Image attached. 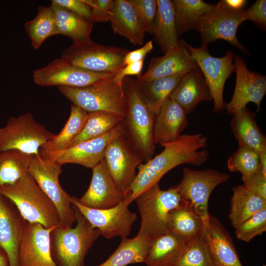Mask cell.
Listing matches in <instances>:
<instances>
[{
  "label": "cell",
  "mask_w": 266,
  "mask_h": 266,
  "mask_svg": "<svg viewBox=\"0 0 266 266\" xmlns=\"http://www.w3.org/2000/svg\"><path fill=\"white\" fill-rule=\"evenodd\" d=\"M172 266H212L203 234L187 242Z\"/></svg>",
  "instance_id": "40"
},
{
  "label": "cell",
  "mask_w": 266,
  "mask_h": 266,
  "mask_svg": "<svg viewBox=\"0 0 266 266\" xmlns=\"http://www.w3.org/2000/svg\"><path fill=\"white\" fill-rule=\"evenodd\" d=\"M203 236L212 266H243L231 236L220 221L210 214L204 220Z\"/></svg>",
  "instance_id": "20"
},
{
  "label": "cell",
  "mask_w": 266,
  "mask_h": 266,
  "mask_svg": "<svg viewBox=\"0 0 266 266\" xmlns=\"http://www.w3.org/2000/svg\"><path fill=\"white\" fill-rule=\"evenodd\" d=\"M151 238L137 234L133 238L121 240L115 251L98 266H126L145 263Z\"/></svg>",
  "instance_id": "30"
},
{
  "label": "cell",
  "mask_w": 266,
  "mask_h": 266,
  "mask_svg": "<svg viewBox=\"0 0 266 266\" xmlns=\"http://www.w3.org/2000/svg\"><path fill=\"white\" fill-rule=\"evenodd\" d=\"M115 74L84 69L57 58L47 66L33 71L34 82L42 86L83 87L111 79Z\"/></svg>",
  "instance_id": "13"
},
{
  "label": "cell",
  "mask_w": 266,
  "mask_h": 266,
  "mask_svg": "<svg viewBox=\"0 0 266 266\" xmlns=\"http://www.w3.org/2000/svg\"><path fill=\"white\" fill-rule=\"evenodd\" d=\"M0 266H9V259L5 251L0 247Z\"/></svg>",
  "instance_id": "50"
},
{
  "label": "cell",
  "mask_w": 266,
  "mask_h": 266,
  "mask_svg": "<svg viewBox=\"0 0 266 266\" xmlns=\"http://www.w3.org/2000/svg\"><path fill=\"white\" fill-rule=\"evenodd\" d=\"M124 133L123 121L103 136L81 141L60 151L40 156L61 166L72 163L92 169L103 159L105 149L109 142Z\"/></svg>",
  "instance_id": "16"
},
{
  "label": "cell",
  "mask_w": 266,
  "mask_h": 266,
  "mask_svg": "<svg viewBox=\"0 0 266 266\" xmlns=\"http://www.w3.org/2000/svg\"></svg>",
  "instance_id": "51"
},
{
  "label": "cell",
  "mask_w": 266,
  "mask_h": 266,
  "mask_svg": "<svg viewBox=\"0 0 266 266\" xmlns=\"http://www.w3.org/2000/svg\"><path fill=\"white\" fill-rule=\"evenodd\" d=\"M109 21L114 33L124 36L135 45L144 43L145 32L130 0H114Z\"/></svg>",
  "instance_id": "25"
},
{
  "label": "cell",
  "mask_w": 266,
  "mask_h": 266,
  "mask_svg": "<svg viewBox=\"0 0 266 266\" xmlns=\"http://www.w3.org/2000/svg\"><path fill=\"white\" fill-rule=\"evenodd\" d=\"M27 221L16 206L0 194V247L6 253L9 266H18V252Z\"/></svg>",
  "instance_id": "21"
},
{
  "label": "cell",
  "mask_w": 266,
  "mask_h": 266,
  "mask_svg": "<svg viewBox=\"0 0 266 266\" xmlns=\"http://www.w3.org/2000/svg\"><path fill=\"white\" fill-rule=\"evenodd\" d=\"M188 124L187 114L174 100L169 98L156 115L154 125L155 144L163 146L177 139Z\"/></svg>",
  "instance_id": "23"
},
{
  "label": "cell",
  "mask_w": 266,
  "mask_h": 266,
  "mask_svg": "<svg viewBox=\"0 0 266 266\" xmlns=\"http://www.w3.org/2000/svg\"><path fill=\"white\" fill-rule=\"evenodd\" d=\"M123 86L126 100L124 134L143 163L145 162L153 157L155 152L156 115L144 100L137 79L126 77L123 80Z\"/></svg>",
  "instance_id": "2"
},
{
  "label": "cell",
  "mask_w": 266,
  "mask_h": 266,
  "mask_svg": "<svg viewBox=\"0 0 266 266\" xmlns=\"http://www.w3.org/2000/svg\"><path fill=\"white\" fill-rule=\"evenodd\" d=\"M170 98L176 101L186 114L192 112L200 102L212 100L209 88L199 66L183 76Z\"/></svg>",
  "instance_id": "24"
},
{
  "label": "cell",
  "mask_w": 266,
  "mask_h": 266,
  "mask_svg": "<svg viewBox=\"0 0 266 266\" xmlns=\"http://www.w3.org/2000/svg\"><path fill=\"white\" fill-rule=\"evenodd\" d=\"M197 67L188 51L186 42L180 40L177 47L162 57L152 58L145 72L137 77V80L139 84H143L157 78L186 73Z\"/></svg>",
  "instance_id": "22"
},
{
  "label": "cell",
  "mask_w": 266,
  "mask_h": 266,
  "mask_svg": "<svg viewBox=\"0 0 266 266\" xmlns=\"http://www.w3.org/2000/svg\"><path fill=\"white\" fill-rule=\"evenodd\" d=\"M92 9L91 21L105 22L110 20L114 0H85Z\"/></svg>",
  "instance_id": "43"
},
{
  "label": "cell",
  "mask_w": 266,
  "mask_h": 266,
  "mask_svg": "<svg viewBox=\"0 0 266 266\" xmlns=\"http://www.w3.org/2000/svg\"><path fill=\"white\" fill-rule=\"evenodd\" d=\"M168 227L169 231L190 240L203 234L204 219L188 203L182 200L178 206L170 212Z\"/></svg>",
  "instance_id": "31"
},
{
  "label": "cell",
  "mask_w": 266,
  "mask_h": 266,
  "mask_svg": "<svg viewBox=\"0 0 266 266\" xmlns=\"http://www.w3.org/2000/svg\"><path fill=\"white\" fill-rule=\"evenodd\" d=\"M233 61L235 85L231 100L225 105L228 114L233 115L250 102L254 103L257 111H259L266 93V76L249 70L245 62L239 56L234 55Z\"/></svg>",
  "instance_id": "17"
},
{
  "label": "cell",
  "mask_w": 266,
  "mask_h": 266,
  "mask_svg": "<svg viewBox=\"0 0 266 266\" xmlns=\"http://www.w3.org/2000/svg\"><path fill=\"white\" fill-rule=\"evenodd\" d=\"M172 3L178 36L196 30L201 18L214 6L202 0H173Z\"/></svg>",
  "instance_id": "33"
},
{
  "label": "cell",
  "mask_w": 266,
  "mask_h": 266,
  "mask_svg": "<svg viewBox=\"0 0 266 266\" xmlns=\"http://www.w3.org/2000/svg\"><path fill=\"white\" fill-rule=\"evenodd\" d=\"M25 28L36 49L49 37L59 34L55 14L51 6H40L36 16L25 23Z\"/></svg>",
  "instance_id": "37"
},
{
  "label": "cell",
  "mask_w": 266,
  "mask_h": 266,
  "mask_svg": "<svg viewBox=\"0 0 266 266\" xmlns=\"http://www.w3.org/2000/svg\"><path fill=\"white\" fill-rule=\"evenodd\" d=\"M103 160L108 172L125 198L136 176V169L143 163L142 159L123 133L107 145Z\"/></svg>",
  "instance_id": "15"
},
{
  "label": "cell",
  "mask_w": 266,
  "mask_h": 266,
  "mask_svg": "<svg viewBox=\"0 0 266 266\" xmlns=\"http://www.w3.org/2000/svg\"><path fill=\"white\" fill-rule=\"evenodd\" d=\"M134 201L141 217L137 234L152 238L169 231V213L182 200L175 186L163 190L158 183L140 194Z\"/></svg>",
  "instance_id": "5"
},
{
  "label": "cell",
  "mask_w": 266,
  "mask_h": 266,
  "mask_svg": "<svg viewBox=\"0 0 266 266\" xmlns=\"http://www.w3.org/2000/svg\"><path fill=\"white\" fill-rule=\"evenodd\" d=\"M0 194L16 206L28 222L47 229L59 226L56 207L29 172L12 184L0 186Z\"/></svg>",
  "instance_id": "3"
},
{
  "label": "cell",
  "mask_w": 266,
  "mask_h": 266,
  "mask_svg": "<svg viewBox=\"0 0 266 266\" xmlns=\"http://www.w3.org/2000/svg\"><path fill=\"white\" fill-rule=\"evenodd\" d=\"M33 156L15 150L0 151V186L12 184L28 173Z\"/></svg>",
  "instance_id": "38"
},
{
  "label": "cell",
  "mask_w": 266,
  "mask_h": 266,
  "mask_svg": "<svg viewBox=\"0 0 266 266\" xmlns=\"http://www.w3.org/2000/svg\"><path fill=\"white\" fill-rule=\"evenodd\" d=\"M55 227L47 229L27 222L19 246L18 266H57L50 250V233Z\"/></svg>",
  "instance_id": "18"
},
{
  "label": "cell",
  "mask_w": 266,
  "mask_h": 266,
  "mask_svg": "<svg viewBox=\"0 0 266 266\" xmlns=\"http://www.w3.org/2000/svg\"><path fill=\"white\" fill-rule=\"evenodd\" d=\"M186 73L157 78L143 84L139 83L144 100L155 115L170 98L171 94Z\"/></svg>",
  "instance_id": "35"
},
{
  "label": "cell",
  "mask_w": 266,
  "mask_h": 266,
  "mask_svg": "<svg viewBox=\"0 0 266 266\" xmlns=\"http://www.w3.org/2000/svg\"><path fill=\"white\" fill-rule=\"evenodd\" d=\"M157 11L153 34L156 43L165 53L177 47L178 39L172 0H157Z\"/></svg>",
  "instance_id": "28"
},
{
  "label": "cell",
  "mask_w": 266,
  "mask_h": 266,
  "mask_svg": "<svg viewBox=\"0 0 266 266\" xmlns=\"http://www.w3.org/2000/svg\"><path fill=\"white\" fill-rule=\"evenodd\" d=\"M144 61H140L124 66L114 76L113 80L117 83L123 82V79L130 75H136L139 77L141 75V71Z\"/></svg>",
  "instance_id": "48"
},
{
  "label": "cell",
  "mask_w": 266,
  "mask_h": 266,
  "mask_svg": "<svg viewBox=\"0 0 266 266\" xmlns=\"http://www.w3.org/2000/svg\"><path fill=\"white\" fill-rule=\"evenodd\" d=\"M56 4L91 21L92 9L85 0H53Z\"/></svg>",
  "instance_id": "46"
},
{
  "label": "cell",
  "mask_w": 266,
  "mask_h": 266,
  "mask_svg": "<svg viewBox=\"0 0 266 266\" xmlns=\"http://www.w3.org/2000/svg\"><path fill=\"white\" fill-rule=\"evenodd\" d=\"M123 121V118L115 113L104 111L89 112L83 128L72 140L69 147L103 136Z\"/></svg>",
  "instance_id": "36"
},
{
  "label": "cell",
  "mask_w": 266,
  "mask_h": 266,
  "mask_svg": "<svg viewBox=\"0 0 266 266\" xmlns=\"http://www.w3.org/2000/svg\"><path fill=\"white\" fill-rule=\"evenodd\" d=\"M113 78L83 87L60 86L58 90L72 104L88 113L108 112L124 118L126 100L123 82L117 83Z\"/></svg>",
  "instance_id": "6"
},
{
  "label": "cell",
  "mask_w": 266,
  "mask_h": 266,
  "mask_svg": "<svg viewBox=\"0 0 266 266\" xmlns=\"http://www.w3.org/2000/svg\"><path fill=\"white\" fill-rule=\"evenodd\" d=\"M244 20L252 21L262 30L266 27V0H257L248 9L243 10Z\"/></svg>",
  "instance_id": "44"
},
{
  "label": "cell",
  "mask_w": 266,
  "mask_h": 266,
  "mask_svg": "<svg viewBox=\"0 0 266 266\" xmlns=\"http://www.w3.org/2000/svg\"><path fill=\"white\" fill-rule=\"evenodd\" d=\"M229 219L236 229L242 223L266 208V200L247 189L244 185L233 188Z\"/></svg>",
  "instance_id": "29"
},
{
  "label": "cell",
  "mask_w": 266,
  "mask_h": 266,
  "mask_svg": "<svg viewBox=\"0 0 266 266\" xmlns=\"http://www.w3.org/2000/svg\"><path fill=\"white\" fill-rule=\"evenodd\" d=\"M186 46L201 71L209 88L213 101V112H221L226 105L223 99L226 81L235 71L233 52L228 51L224 56L218 58L210 55L207 45L201 44L195 48L186 43Z\"/></svg>",
  "instance_id": "10"
},
{
  "label": "cell",
  "mask_w": 266,
  "mask_h": 266,
  "mask_svg": "<svg viewBox=\"0 0 266 266\" xmlns=\"http://www.w3.org/2000/svg\"><path fill=\"white\" fill-rule=\"evenodd\" d=\"M72 204L93 228L98 229L101 235L108 239L116 236L122 239L127 238L137 219L136 215L128 208L129 205L124 200L114 207L103 209L83 206L75 197H72Z\"/></svg>",
  "instance_id": "14"
},
{
  "label": "cell",
  "mask_w": 266,
  "mask_h": 266,
  "mask_svg": "<svg viewBox=\"0 0 266 266\" xmlns=\"http://www.w3.org/2000/svg\"><path fill=\"white\" fill-rule=\"evenodd\" d=\"M76 215L75 227L54 228L51 232L50 250L57 266H84L88 251L101 235L72 205Z\"/></svg>",
  "instance_id": "4"
},
{
  "label": "cell",
  "mask_w": 266,
  "mask_h": 266,
  "mask_svg": "<svg viewBox=\"0 0 266 266\" xmlns=\"http://www.w3.org/2000/svg\"><path fill=\"white\" fill-rule=\"evenodd\" d=\"M28 172L56 207L60 218L59 227H71L76 221V215L72 206V197L62 188L59 183L62 166L40 156H33Z\"/></svg>",
  "instance_id": "9"
},
{
  "label": "cell",
  "mask_w": 266,
  "mask_h": 266,
  "mask_svg": "<svg viewBox=\"0 0 266 266\" xmlns=\"http://www.w3.org/2000/svg\"><path fill=\"white\" fill-rule=\"evenodd\" d=\"M207 138L201 133L183 134L165 144L164 150L137 167L135 179L124 199L129 205L140 194L159 183L167 172L184 164L200 166L205 163L209 152L203 149Z\"/></svg>",
  "instance_id": "1"
},
{
  "label": "cell",
  "mask_w": 266,
  "mask_h": 266,
  "mask_svg": "<svg viewBox=\"0 0 266 266\" xmlns=\"http://www.w3.org/2000/svg\"><path fill=\"white\" fill-rule=\"evenodd\" d=\"M243 181L247 189L266 200V173L261 167Z\"/></svg>",
  "instance_id": "45"
},
{
  "label": "cell",
  "mask_w": 266,
  "mask_h": 266,
  "mask_svg": "<svg viewBox=\"0 0 266 266\" xmlns=\"http://www.w3.org/2000/svg\"><path fill=\"white\" fill-rule=\"evenodd\" d=\"M88 115L87 112L72 103L69 118L64 127L58 134H55L41 147L40 155L60 151L68 148L83 128Z\"/></svg>",
  "instance_id": "32"
},
{
  "label": "cell",
  "mask_w": 266,
  "mask_h": 266,
  "mask_svg": "<svg viewBox=\"0 0 266 266\" xmlns=\"http://www.w3.org/2000/svg\"><path fill=\"white\" fill-rule=\"evenodd\" d=\"M221 1L226 7L235 10L244 9L247 2L245 0H222Z\"/></svg>",
  "instance_id": "49"
},
{
  "label": "cell",
  "mask_w": 266,
  "mask_h": 266,
  "mask_svg": "<svg viewBox=\"0 0 266 266\" xmlns=\"http://www.w3.org/2000/svg\"><path fill=\"white\" fill-rule=\"evenodd\" d=\"M237 150L227 160L228 169L241 174L242 180L249 177L260 167L258 154L245 145H238Z\"/></svg>",
  "instance_id": "39"
},
{
  "label": "cell",
  "mask_w": 266,
  "mask_h": 266,
  "mask_svg": "<svg viewBox=\"0 0 266 266\" xmlns=\"http://www.w3.org/2000/svg\"><path fill=\"white\" fill-rule=\"evenodd\" d=\"M89 187L78 201L86 207L103 209L114 207L124 200V196L111 177L103 159L92 168Z\"/></svg>",
  "instance_id": "19"
},
{
  "label": "cell",
  "mask_w": 266,
  "mask_h": 266,
  "mask_svg": "<svg viewBox=\"0 0 266 266\" xmlns=\"http://www.w3.org/2000/svg\"><path fill=\"white\" fill-rule=\"evenodd\" d=\"M50 6L55 14L60 34L69 37L73 42L91 39L90 34L94 23L72 13L53 1Z\"/></svg>",
  "instance_id": "34"
},
{
  "label": "cell",
  "mask_w": 266,
  "mask_h": 266,
  "mask_svg": "<svg viewBox=\"0 0 266 266\" xmlns=\"http://www.w3.org/2000/svg\"><path fill=\"white\" fill-rule=\"evenodd\" d=\"M243 10L226 7L220 0L212 9L200 19L196 28L201 38V44L207 45L218 39L226 40L238 48L243 54L249 52L236 36L238 27L244 21Z\"/></svg>",
  "instance_id": "12"
},
{
  "label": "cell",
  "mask_w": 266,
  "mask_h": 266,
  "mask_svg": "<svg viewBox=\"0 0 266 266\" xmlns=\"http://www.w3.org/2000/svg\"><path fill=\"white\" fill-rule=\"evenodd\" d=\"M266 231V208L242 223L235 229V235L240 240L249 242Z\"/></svg>",
  "instance_id": "41"
},
{
  "label": "cell",
  "mask_w": 266,
  "mask_h": 266,
  "mask_svg": "<svg viewBox=\"0 0 266 266\" xmlns=\"http://www.w3.org/2000/svg\"><path fill=\"white\" fill-rule=\"evenodd\" d=\"M55 134L36 121L31 112L12 117L0 128V151L15 150L40 156L41 147Z\"/></svg>",
  "instance_id": "7"
},
{
  "label": "cell",
  "mask_w": 266,
  "mask_h": 266,
  "mask_svg": "<svg viewBox=\"0 0 266 266\" xmlns=\"http://www.w3.org/2000/svg\"><path fill=\"white\" fill-rule=\"evenodd\" d=\"M189 240L171 232L151 238L146 266H172Z\"/></svg>",
  "instance_id": "26"
},
{
  "label": "cell",
  "mask_w": 266,
  "mask_h": 266,
  "mask_svg": "<svg viewBox=\"0 0 266 266\" xmlns=\"http://www.w3.org/2000/svg\"><path fill=\"white\" fill-rule=\"evenodd\" d=\"M153 49V42L150 40L144 45L137 49L129 51L125 55L123 65L124 66L140 61H144L146 55Z\"/></svg>",
  "instance_id": "47"
},
{
  "label": "cell",
  "mask_w": 266,
  "mask_h": 266,
  "mask_svg": "<svg viewBox=\"0 0 266 266\" xmlns=\"http://www.w3.org/2000/svg\"><path fill=\"white\" fill-rule=\"evenodd\" d=\"M145 33L153 34L157 11V0H130Z\"/></svg>",
  "instance_id": "42"
},
{
  "label": "cell",
  "mask_w": 266,
  "mask_h": 266,
  "mask_svg": "<svg viewBox=\"0 0 266 266\" xmlns=\"http://www.w3.org/2000/svg\"><path fill=\"white\" fill-rule=\"evenodd\" d=\"M128 52L126 48L98 44L90 39L73 42L62 52L61 58L87 70L116 74L124 66V58Z\"/></svg>",
  "instance_id": "8"
},
{
  "label": "cell",
  "mask_w": 266,
  "mask_h": 266,
  "mask_svg": "<svg viewBox=\"0 0 266 266\" xmlns=\"http://www.w3.org/2000/svg\"><path fill=\"white\" fill-rule=\"evenodd\" d=\"M180 182L175 185L181 200L188 203L203 219L209 216L210 196L219 185L227 182L230 176L216 169L194 170L184 167Z\"/></svg>",
  "instance_id": "11"
},
{
  "label": "cell",
  "mask_w": 266,
  "mask_h": 266,
  "mask_svg": "<svg viewBox=\"0 0 266 266\" xmlns=\"http://www.w3.org/2000/svg\"><path fill=\"white\" fill-rule=\"evenodd\" d=\"M256 112L246 106L233 115L230 125L238 145H246L258 155L266 151V138L256 122Z\"/></svg>",
  "instance_id": "27"
}]
</instances>
